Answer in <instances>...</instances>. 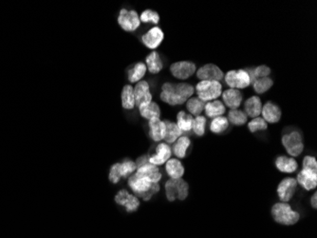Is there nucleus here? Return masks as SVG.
Returning a JSON list of instances; mask_svg holds the SVG:
<instances>
[{
    "label": "nucleus",
    "mask_w": 317,
    "mask_h": 238,
    "mask_svg": "<svg viewBox=\"0 0 317 238\" xmlns=\"http://www.w3.org/2000/svg\"><path fill=\"white\" fill-rule=\"evenodd\" d=\"M194 87L188 83H171L162 84L161 100L170 106H179L186 102L194 95Z\"/></svg>",
    "instance_id": "obj_1"
},
{
    "label": "nucleus",
    "mask_w": 317,
    "mask_h": 238,
    "mask_svg": "<svg viewBox=\"0 0 317 238\" xmlns=\"http://www.w3.org/2000/svg\"><path fill=\"white\" fill-rule=\"evenodd\" d=\"M128 185L136 197L142 198L143 201H149L160 190V184L152 183L149 178L134 172L129 177Z\"/></svg>",
    "instance_id": "obj_2"
},
{
    "label": "nucleus",
    "mask_w": 317,
    "mask_h": 238,
    "mask_svg": "<svg viewBox=\"0 0 317 238\" xmlns=\"http://www.w3.org/2000/svg\"><path fill=\"white\" fill-rule=\"evenodd\" d=\"M272 217L278 224L284 226H292L297 224L300 219V214L297 211H294L289 203L278 202L272 207Z\"/></svg>",
    "instance_id": "obj_3"
},
{
    "label": "nucleus",
    "mask_w": 317,
    "mask_h": 238,
    "mask_svg": "<svg viewBox=\"0 0 317 238\" xmlns=\"http://www.w3.org/2000/svg\"><path fill=\"white\" fill-rule=\"evenodd\" d=\"M165 197L170 202L176 200L183 201L188 198L189 185L185 180L181 179H168L165 185Z\"/></svg>",
    "instance_id": "obj_4"
},
{
    "label": "nucleus",
    "mask_w": 317,
    "mask_h": 238,
    "mask_svg": "<svg viewBox=\"0 0 317 238\" xmlns=\"http://www.w3.org/2000/svg\"><path fill=\"white\" fill-rule=\"evenodd\" d=\"M198 97L203 102H209L216 99L223 94V85L218 81H200L196 86Z\"/></svg>",
    "instance_id": "obj_5"
},
{
    "label": "nucleus",
    "mask_w": 317,
    "mask_h": 238,
    "mask_svg": "<svg viewBox=\"0 0 317 238\" xmlns=\"http://www.w3.org/2000/svg\"><path fill=\"white\" fill-rule=\"evenodd\" d=\"M281 142L287 154L291 157H299L303 153V137L297 131H292L284 135Z\"/></svg>",
    "instance_id": "obj_6"
},
{
    "label": "nucleus",
    "mask_w": 317,
    "mask_h": 238,
    "mask_svg": "<svg viewBox=\"0 0 317 238\" xmlns=\"http://www.w3.org/2000/svg\"><path fill=\"white\" fill-rule=\"evenodd\" d=\"M117 21L119 26L124 31L129 33L135 32L141 24L140 16L138 13L134 10H127V9L120 10Z\"/></svg>",
    "instance_id": "obj_7"
},
{
    "label": "nucleus",
    "mask_w": 317,
    "mask_h": 238,
    "mask_svg": "<svg viewBox=\"0 0 317 238\" xmlns=\"http://www.w3.org/2000/svg\"><path fill=\"white\" fill-rule=\"evenodd\" d=\"M114 201L116 204L125 208L126 211L129 213L138 211L141 205L139 198L126 189H121L116 193Z\"/></svg>",
    "instance_id": "obj_8"
},
{
    "label": "nucleus",
    "mask_w": 317,
    "mask_h": 238,
    "mask_svg": "<svg viewBox=\"0 0 317 238\" xmlns=\"http://www.w3.org/2000/svg\"><path fill=\"white\" fill-rule=\"evenodd\" d=\"M224 80L230 89H245L251 85L249 74L246 70L229 71L224 76Z\"/></svg>",
    "instance_id": "obj_9"
},
{
    "label": "nucleus",
    "mask_w": 317,
    "mask_h": 238,
    "mask_svg": "<svg viewBox=\"0 0 317 238\" xmlns=\"http://www.w3.org/2000/svg\"><path fill=\"white\" fill-rule=\"evenodd\" d=\"M297 179L294 177H286L277 186V197L280 202L289 203L294 198L297 190Z\"/></svg>",
    "instance_id": "obj_10"
},
{
    "label": "nucleus",
    "mask_w": 317,
    "mask_h": 238,
    "mask_svg": "<svg viewBox=\"0 0 317 238\" xmlns=\"http://www.w3.org/2000/svg\"><path fill=\"white\" fill-rule=\"evenodd\" d=\"M197 72L196 64L191 61H179L170 66V73L177 79L185 80Z\"/></svg>",
    "instance_id": "obj_11"
},
{
    "label": "nucleus",
    "mask_w": 317,
    "mask_h": 238,
    "mask_svg": "<svg viewBox=\"0 0 317 238\" xmlns=\"http://www.w3.org/2000/svg\"><path fill=\"white\" fill-rule=\"evenodd\" d=\"M164 39V34L162 29L158 26L149 29L144 34H142V43L151 51H155L156 49L161 46L162 41Z\"/></svg>",
    "instance_id": "obj_12"
},
{
    "label": "nucleus",
    "mask_w": 317,
    "mask_h": 238,
    "mask_svg": "<svg viewBox=\"0 0 317 238\" xmlns=\"http://www.w3.org/2000/svg\"><path fill=\"white\" fill-rule=\"evenodd\" d=\"M172 156V150L169 144L160 142L156 147L155 153L149 156V162L155 166H162L166 163Z\"/></svg>",
    "instance_id": "obj_13"
},
{
    "label": "nucleus",
    "mask_w": 317,
    "mask_h": 238,
    "mask_svg": "<svg viewBox=\"0 0 317 238\" xmlns=\"http://www.w3.org/2000/svg\"><path fill=\"white\" fill-rule=\"evenodd\" d=\"M197 77L201 79V81L203 80H208V81H218L223 80L224 75L223 72L218 68L215 64H206L203 67L199 69L196 72Z\"/></svg>",
    "instance_id": "obj_14"
},
{
    "label": "nucleus",
    "mask_w": 317,
    "mask_h": 238,
    "mask_svg": "<svg viewBox=\"0 0 317 238\" xmlns=\"http://www.w3.org/2000/svg\"><path fill=\"white\" fill-rule=\"evenodd\" d=\"M133 90H134V97H135V106H137L138 108L141 105L152 102L153 97L150 92L149 82L141 80L136 83L135 87H133Z\"/></svg>",
    "instance_id": "obj_15"
},
{
    "label": "nucleus",
    "mask_w": 317,
    "mask_h": 238,
    "mask_svg": "<svg viewBox=\"0 0 317 238\" xmlns=\"http://www.w3.org/2000/svg\"><path fill=\"white\" fill-rule=\"evenodd\" d=\"M149 136L155 142H161L166 135V126L164 121L160 118H152L149 120Z\"/></svg>",
    "instance_id": "obj_16"
},
{
    "label": "nucleus",
    "mask_w": 317,
    "mask_h": 238,
    "mask_svg": "<svg viewBox=\"0 0 317 238\" xmlns=\"http://www.w3.org/2000/svg\"><path fill=\"white\" fill-rule=\"evenodd\" d=\"M297 181L306 190H314L317 186V172L302 169L297 175Z\"/></svg>",
    "instance_id": "obj_17"
},
{
    "label": "nucleus",
    "mask_w": 317,
    "mask_h": 238,
    "mask_svg": "<svg viewBox=\"0 0 317 238\" xmlns=\"http://www.w3.org/2000/svg\"><path fill=\"white\" fill-rule=\"evenodd\" d=\"M223 103L226 107L231 110H236L242 103L243 95L240 91L236 89H228L224 91L223 94Z\"/></svg>",
    "instance_id": "obj_18"
},
{
    "label": "nucleus",
    "mask_w": 317,
    "mask_h": 238,
    "mask_svg": "<svg viewBox=\"0 0 317 238\" xmlns=\"http://www.w3.org/2000/svg\"><path fill=\"white\" fill-rule=\"evenodd\" d=\"M262 118L266 122L277 123L281 119L282 112L280 108L272 101L265 103L261 110Z\"/></svg>",
    "instance_id": "obj_19"
},
{
    "label": "nucleus",
    "mask_w": 317,
    "mask_h": 238,
    "mask_svg": "<svg viewBox=\"0 0 317 238\" xmlns=\"http://www.w3.org/2000/svg\"><path fill=\"white\" fill-rule=\"evenodd\" d=\"M136 172L141 175L142 177L149 178L152 183L159 184L160 181L162 180V174L160 169L155 165H152L149 162L137 168Z\"/></svg>",
    "instance_id": "obj_20"
},
{
    "label": "nucleus",
    "mask_w": 317,
    "mask_h": 238,
    "mask_svg": "<svg viewBox=\"0 0 317 238\" xmlns=\"http://www.w3.org/2000/svg\"><path fill=\"white\" fill-rule=\"evenodd\" d=\"M165 171L170 179H181L184 176L185 169L178 158H170L165 163Z\"/></svg>",
    "instance_id": "obj_21"
},
{
    "label": "nucleus",
    "mask_w": 317,
    "mask_h": 238,
    "mask_svg": "<svg viewBox=\"0 0 317 238\" xmlns=\"http://www.w3.org/2000/svg\"><path fill=\"white\" fill-rule=\"evenodd\" d=\"M277 170L283 174H294L298 169V163L294 157L280 156L276 159Z\"/></svg>",
    "instance_id": "obj_22"
},
{
    "label": "nucleus",
    "mask_w": 317,
    "mask_h": 238,
    "mask_svg": "<svg viewBox=\"0 0 317 238\" xmlns=\"http://www.w3.org/2000/svg\"><path fill=\"white\" fill-rule=\"evenodd\" d=\"M244 110H245L244 113L246 114V116L253 117V118L258 117L260 116L261 110H262L261 99L257 95L250 97L244 103Z\"/></svg>",
    "instance_id": "obj_23"
},
{
    "label": "nucleus",
    "mask_w": 317,
    "mask_h": 238,
    "mask_svg": "<svg viewBox=\"0 0 317 238\" xmlns=\"http://www.w3.org/2000/svg\"><path fill=\"white\" fill-rule=\"evenodd\" d=\"M145 66L150 74H159L163 68V62L160 54L156 51H152L145 58Z\"/></svg>",
    "instance_id": "obj_24"
},
{
    "label": "nucleus",
    "mask_w": 317,
    "mask_h": 238,
    "mask_svg": "<svg viewBox=\"0 0 317 238\" xmlns=\"http://www.w3.org/2000/svg\"><path fill=\"white\" fill-rule=\"evenodd\" d=\"M191 146V140L187 136H181L178 138L175 143H173V147H171L172 154L175 155V157L179 159H182L186 157L189 147Z\"/></svg>",
    "instance_id": "obj_25"
},
{
    "label": "nucleus",
    "mask_w": 317,
    "mask_h": 238,
    "mask_svg": "<svg viewBox=\"0 0 317 238\" xmlns=\"http://www.w3.org/2000/svg\"><path fill=\"white\" fill-rule=\"evenodd\" d=\"M139 113L142 117L148 120H150L152 118H160L162 115L160 106L153 101L149 104L141 105L139 107Z\"/></svg>",
    "instance_id": "obj_26"
},
{
    "label": "nucleus",
    "mask_w": 317,
    "mask_h": 238,
    "mask_svg": "<svg viewBox=\"0 0 317 238\" xmlns=\"http://www.w3.org/2000/svg\"><path fill=\"white\" fill-rule=\"evenodd\" d=\"M147 66L143 62H137L128 72V79L130 83H138L141 81L147 74Z\"/></svg>",
    "instance_id": "obj_27"
},
{
    "label": "nucleus",
    "mask_w": 317,
    "mask_h": 238,
    "mask_svg": "<svg viewBox=\"0 0 317 238\" xmlns=\"http://www.w3.org/2000/svg\"><path fill=\"white\" fill-rule=\"evenodd\" d=\"M204 111H205L206 116L213 119L218 116H223L225 114L226 109H225L224 104L221 102L220 100H213L205 104Z\"/></svg>",
    "instance_id": "obj_28"
},
{
    "label": "nucleus",
    "mask_w": 317,
    "mask_h": 238,
    "mask_svg": "<svg viewBox=\"0 0 317 238\" xmlns=\"http://www.w3.org/2000/svg\"><path fill=\"white\" fill-rule=\"evenodd\" d=\"M121 106L126 110H133L135 107L134 90L131 85H126L121 90Z\"/></svg>",
    "instance_id": "obj_29"
},
{
    "label": "nucleus",
    "mask_w": 317,
    "mask_h": 238,
    "mask_svg": "<svg viewBox=\"0 0 317 238\" xmlns=\"http://www.w3.org/2000/svg\"><path fill=\"white\" fill-rule=\"evenodd\" d=\"M164 123L166 126V135L163 140L167 144H173L182 136V132L176 123L170 120H164Z\"/></svg>",
    "instance_id": "obj_30"
},
{
    "label": "nucleus",
    "mask_w": 317,
    "mask_h": 238,
    "mask_svg": "<svg viewBox=\"0 0 317 238\" xmlns=\"http://www.w3.org/2000/svg\"><path fill=\"white\" fill-rule=\"evenodd\" d=\"M193 116L191 115H187L184 111H181L177 115V125L182 131V133H189L192 129L193 125Z\"/></svg>",
    "instance_id": "obj_31"
},
{
    "label": "nucleus",
    "mask_w": 317,
    "mask_h": 238,
    "mask_svg": "<svg viewBox=\"0 0 317 238\" xmlns=\"http://www.w3.org/2000/svg\"><path fill=\"white\" fill-rule=\"evenodd\" d=\"M229 127V121L225 116H218L213 118L210 123V131L216 135H221L224 133Z\"/></svg>",
    "instance_id": "obj_32"
},
{
    "label": "nucleus",
    "mask_w": 317,
    "mask_h": 238,
    "mask_svg": "<svg viewBox=\"0 0 317 238\" xmlns=\"http://www.w3.org/2000/svg\"><path fill=\"white\" fill-rule=\"evenodd\" d=\"M252 84H253L254 91L257 93V95H262L273 87L274 80L268 76V77H263V78H257Z\"/></svg>",
    "instance_id": "obj_33"
},
{
    "label": "nucleus",
    "mask_w": 317,
    "mask_h": 238,
    "mask_svg": "<svg viewBox=\"0 0 317 238\" xmlns=\"http://www.w3.org/2000/svg\"><path fill=\"white\" fill-rule=\"evenodd\" d=\"M204 107L205 102H203L199 97H192L186 101V109L188 110L189 113L193 116H201Z\"/></svg>",
    "instance_id": "obj_34"
},
{
    "label": "nucleus",
    "mask_w": 317,
    "mask_h": 238,
    "mask_svg": "<svg viewBox=\"0 0 317 238\" xmlns=\"http://www.w3.org/2000/svg\"><path fill=\"white\" fill-rule=\"evenodd\" d=\"M246 71L249 74L251 84L255 81L256 79H257V78L268 77L271 74V69L268 66H266V65H260V66H258L257 68L248 69Z\"/></svg>",
    "instance_id": "obj_35"
},
{
    "label": "nucleus",
    "mask_w": 317,
    "mask_h": 238,
    "mask_svg": "<svg viewBox=\"0 0 317 238\" xmlns=\"http://www.w3.org/2000/svg\"><path fill=\"white\" fill-rule=\"evenodd\" d=\"M248 116L240 110H231L228 114V121L235 126H242L247 122Z\"/></svg>",
    "instance_id": "obj_36"
},
{
    "label": "nucleus",
    "mask_w": 317,
    "mask_h": 238,
    "mask_svg": "<svg viewBox=\"0 0 317 238\" xmlns=\"http://www.w3.org/2000/svg\"><path fill=\"white\" fill-rule=\"evenodd\" d=\"M120 169H121V178H129L135 172L137 165L134 161L130 159H125L124 161L120 162Z\"/></svg>",
    "instance_id": "obj_37"
},
{
    "label": "nucleus",
    "mask_w": 317,
    "mask_h": 238,
    "mask_svg": "<svg viewBox=\"0 0 317 238\" xmlns=\"http://www.w3.org/2000/svg\"><path fill=\"white\" fill-rule=\"evenodd\" d=\"M140 21L144 24L152 23L158 25L160 22V14L153 10H144L140 15Z\"/></svg>",
    "instance_id": "obj_38"
},
{
    "label": "nucleus",
    "mask_w": 317,
    "mask_h": 238,
    "mask_svg": "<svg viewBox=\"0 0 317 238\" xmlns=\"http://www.w3.org/2000/svg\"><path fill=\"white\" fill-rule=\"evenodd\" d=\"M205 126H206L205 116H198L193 120L192 129L196 136H203L205 135Z\"/></svg>",
    "instance_id": "obj_39"
},
{
    "label": "nucleus",
    "mask_w": 317,
    "mask_h": 238,
    "mask_svg": "<svg viewBox=\"0 0 317 238\" xmlns=\"http://www.w3.org/2000/svg\"><path fill=\"white\" fill-rule=\"evenodd\" d=\"M248 129L251 133H257L259 131H266L268 129V124L264 120L262 117H256L253 118L249 123H248Z\"/></svg>",
    "instance_id": "obj_40"
},
{
    "label": "nucleus",
    "mask_w": 317,
    "mask_h": 238,
    "mask_svg": "<svg viewBox=\"0 0 317 238\" xmlns=\"http://www.w3.org/2000/svg\"><path fill=\"white\" fill-rule=\"evenodd\" d=\"M108 179L112 184H118L121 179V169H120V162L115 163L110 167Z\"/></svg>",
    "instance_id": "obj_41"
},
{
    "label": "nucleus",
    "mask_w": 317,
    "mask_h": 238,
    "mask_svg": "<svg viewBox=\"0 0 317 238\" xmlns=\"http://www.w3.org/2000/svg\"><path fill=\"white\" fill-rule=\"evenodd\" d=\"M302 167L304 170H309L317 172L316 158L312 156H306L303 158Z\"/></svg>",
    "instance_id": "obj_42"
},
{
    "label": "nucleus",
    "mask_w": 317,
    "mask_h": 238,
    "mask_svg": "<svg viewBox=\"0 0 317 238\" xmlns=\"http://www.w3.org/2000/svg\"><path fill=\"white\" fill-rule=\"evenodd\" d=\"M136 165H137V168L141 167L144 164L149 163V156H142V157H139L137 160H136Z\"/></svg>",
    "instance_id": "obj_43"
},
{
    "label": "nucleus",
    "mask_w": 317,
    "mask_h": 238,
    "mask_svg": "<svg viewBox=\"0 0 317 238\" xmlns=\"http://www.w3.org/2000/svg\"><path fill=\"white\" fill-rule=\"evenodd\" d=\"M310 205L312 206L313 209H316L317 208V192H314L312 194V197L310 198Z\"/></svg>",
    "instance_id": "obj_44"
}]
</instances>
